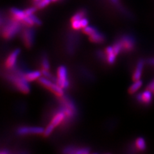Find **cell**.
<instances>
[{"label": "cell", "mask_w": 154, "mask_h": 154, "mask_svg": "<svg viewBox=\"0 0 154 154\" xmlns=\"http://www.w3.org/2000/svg\"><path fill=\"white\" fill-rule=\"evenodd\" d=\"M21 38L23 44L27 48H31L34 42V32L30 28H26L22 32Z\"/></svg>", "instance_id": "obj_8"}, {"label": "cell", "mask_w": 154, "mask_h": 154, "mask_svg": "<svg viewBox=\"0 0 154 154\" xmlns=\"http://www.w3.org/2000/svg\"><path fill=\"white\" fill-rule=\"evenodd\" d=\"M83 32L85 33V35L88 36H90L91 35H93V33H94L96 32H97V30L93 27V26H87L84 28L82 29Z\"/></svg>", "instance_id": "obj_21"}, {"label": "cell", "mask_w": 154, "mask_h": 154, "mask_svg": "<svg viewBox=\"0 0 154 154\" xmlns=\"http://www.w3.org/2000/svg\"><path fill=\"white\" fill-rule=\"evenodd\" d=\"M118 41L122 46L123 52L132 51L136 46V40L133 36L130 35H124L122 36Z\"/></svg>", "instance_id": "obj_6"}, {"label": "cell", "mask_w": 154, "mask_h": 154, "mask_svg": "<svg viewBox=\"0 0 154 154\" xmlns=\"http://www.w3.org/2000/svg\"><path fill=\"white\" fill-rule=\"evenodd\" d=\"M89 38L91 42L96 43V44H101V43H103L105 39V36L102 33H100L98 31L93 33V35L89 36Z\"/></svg>", "instance_id": "obj_17"}, {"label": "cell", "mask_w": 154, "mask_h": 154, "mask_svg": "<svg viewBox=\"0 0 154 154\" xmlns=\"http://www.w3.org/2000/svg\"><path fill=\"white\" fill-rule=\"evenodd\" d=\"M146 89L150 90L151 92L154 94V79L152 80L150 83H149L146 87Z\"/></svg>", "instance_id": "obj_27"}, {"label": "cell", "mask_w": 154, "mask_h": 154, "mask_svg": "<svg viewBox=\"0 0 154 154\" xmlns=\"http://www.w3.org/2000/svg\"><path fill=\"white\" fill-rule=\"evenodd\" d=\"M45 128L40 127H30L23 126L20 127L17 129V133L21 136L26 135H38L43 134Z\"/></svg>", "instance_id": "obj_7"}, {"label": "cell", "mask_w": 154, "mask_h": 154, "mask_svg": "<svg viewBox=\"0 0 154 154\" xmlns=\"http://www.w3.org/2000/svg\"><path fill=\"white\" fill-rule=\"evenodd\" d=\"M8 79L20 92L24 94H27L30 92V88L28 83V82L24 78L23 73H17L9 74L8 75Z\"/></svg>", "instance_id": "obj_1"}, {"label": "cell", "mask_w": 154, "mask_h": 154, "mask_svg": "<svg viewBox=\"0 0 154 154\" xmlns=\"http://www.w3.org/2000/svg\"><path fill=\"white\" fill-rule=\"evenodd\" d=\"M105 59L107 60L109 64H113L116 59V54H115L112 46H108L105 50Z\"/></svg>", "instance_id": "obj_14"}, {"label": "cell", "mask_w": 154, "mask_h": 154, "mask_svg": "<svg viewBox=\"0 0 154 154\" xmlns=\"http://www.w3.org/2000/svg\"><path fill=\"white\" fill-rule=\"evenodd\" d=\"M9 152L7 150H3V151H0V154H7Z\"/></svg>", "instance_id": "obj_30"}, {"label": "cell", "mask_w": 154, "mask_h": 154, "mask_svg": "<svg viewBox=\"0 0 154 154\" xmlns=\"http://www.w3.org/2000/svg\"><path fill=\"white\" fill-rule=\"evenodd\" d=\"M50 63L47 58L44 57L41 60V71H50Z\"/></svg>", "instance_id": "obj_22"}, {"label": "cell", "mask_w": 154, "mask_h": 154, "mask_svg": "<svg viewBox=\"0 0 154 154\" xmlns=\"http://www.w3.org/2000/svg\"><path fill=\"white\" fill-rule=\"evenodd\" d=\"M37 10L38 9L35 6V7H29V8H26L25 11V12L28 16H29L32 15V14H34L35 12L37 11Z\"/></svg>", "instance_id": "obj_25"}, {"label": "cell", "mask_w": 154, "mask_h": 154, "mask_svg": "<svg viewBox=\"0 0 154 154\" xmlns=\"http://www.w3.org/2000/svg\"><path fill=\"white\" fill-rule=\"evenodd\" d=\"M144 66V61L143 59L139 60L137 62L136 68H135L132 75L133 81L140 80L143 74V71Z\"/></svg>", "instance_id": "obj_13"}, {"label": "cell", "mask_w": 154, "mask_h": 154, "mask_svg": "<svg viewBox=\"0 0 154 154\" xmlns=\"http://www.w3.org/2000/svg\"><path fill=\"white\" fill-rule=\"evenodd\" d=\"M21 30V23L13 19L5 26L2 32L3 37L6 39H11Z\"/></svg>", "instance_id": "obj_3"}, {"label": "cell", "mask_w": 154, "mask_h": 154, "mask_svg": "<svg viewBox=\"0 0 154 154\" xmlns=\"http://www.w3.org/2000/svg\"><path fill=\"white\" fill-rule=\"evenodd\" d=\"M85 12L84 11H80L78 12H76L75 15L72 17L71 21H75V20H79V19H81L85 17Z\"/></svg>", "instance_id": "obj_24"}, {"label": "cell", "mask_w": 154, "mask_h": 154, "mask_svg": "<svg viewBox=\"0 0 154 154\" xmlns=\"http://www.w3.org/2000/svg\"><path fill=\"white\" fill-rule=\"evenodd\" d=\"M33 1L35 3V4H36V3H37L38 2H39L40 1H41V0H33Z\"/></svg>", "instance_id": "obj_31"}, {"label": "cell", "mask_w": 154, "mask_h": 154, "mask_svg": "<svg viewBox=\"0 0 154 154\" xmlns=\"http://www.w3.org/2000/svg\"><path fill=\"white\" fill-rule=\"evenodd\" d=\"M153 94L150 90L146 89L144 91L138 93L136 96V99L139 102L145 105H148L152 102Z\"/></svg>", "instance_id": "obj_9"}, {"label": "cell", "mask_w": 154, "mask_h": 154, "mask_svg": "<svg viewBox=\"0 0 154 154\" xmlns=\"http://www.w3.org/2000/svg\"><path fill=\"white\" fill-rule=\"evenodd\" d=\"M148 63L150 65L154 66V58H152V59H150L148 60Z\"/></svg>", "instance_id": "obj_29"}, {"label": "cell", "mask_w": 154, "mask_h": 154, "mask_svg": "<svg viewBox=\"0 0 154 154\" xmlns=\"http://www.w3.org/2000/svg\"><path fill=\"white\" fill-rule=\"evenodd\" d=\"M135 146L137 148V150L143 152L146 149V143L143 137H138L135 141Z\"/></svg>", "instance_id": "obj_19"}, {"label": "cell", "mask_w": 154, "mask_h": 154, "mask_svg": "<svg viewBox=\"0 0 154 154\" xmlns=\"http://www.w3.org/2000/svg\"><path fill=\"white\" fill-rule=\"evenodd\" d=\"M1 23H2V19H0V25H1Z\"/></svg>", "instance_id": "obj_33"}, {"label": "cell", "mask_w": 154, "mask_h": 154, "mask_svg": "<svg viewBox=\"0 0 154 154\" xmlns=\"http://www.w3.org/2000/svg\"><path fill=\"white\" fill-rule=\"evenodd\" d=\"M109 1L111 2L112 4H114L116 6L120 5L119 3V0H109Z\"/></svg>", "instance_id": "obj_28"}, {"label": "cell", "mask_w": 154, "mask_h": 154, "mask_svg": "<svg viewBox=\"0 0 154 154\" xmlns=\"http://www.w3.org/2000/svg\"><path fill=\"white\" fill-rule=\"evenodd\" d=\"M21 51L19 49L14 50L11 54L8 55L5 61V66L8 69H11L16 65L18 56L20 54Z\"/></svg>", "instance_id": "obj_11"}, {"label": "cell", "mask_w": 154, "mask_h": 154, "mask_svg": "<svg viewBox=\"0 0 154 154\" xmlns=\"http://www.w3.org/2000/svg\"><path fill=\"white\" fill-rule=\"evenodd\" d=\"M60 1H61V0H52V2L55 3V2H60Z\"/></svg>", "instance_id": "obj_32"}, {"label": "cell", "mask_w": 154, "mask_h": 154, "mask_svg": "<svg viewBox=\"0 0 154 154\" xmlns=\"http://www.w3.org/2000/svg\"><path fill=\"white\" fill-rule=\"evenodd\" d=\"M62 103V110L66 116V119H71L76 113V108L73 103L69 100L64 98V96L60 98Z\"/></svg>", "instance_id": "obj_5"}, {"label": "cell", "mask_w": 154, "mask_h": 154, "mask_svg": "<svg viewBox=\"0 0 154 154\" xmlns=\"http://www.w3.org/2000/svg\"><path fill=\"white\" fill-rule=\"evenodd\" d=\"M51 3H52V0H41V1L35 4V7L38 10L43 9L49 5Z\"/></svg>", "instance_id": "obj_20"}, {"label": "cell", "mask_w": 154, "mask_h": 154, "mask_svg": "<svg viewBox=\"0 0 154 154\" xmlns=\"http://www.w3.org/2000/svg\"><path fill=\"white\" fill-rule=\"evenodd\" d=\"M56 83L63 89L68 88L69 82L67 79V70L64 66H60L57 72Z\"/></svg>", "instance_id": "obj_4"}, {"label": "cell", "mask_w": 154, "mask_h": 154, "mask_svg": "<svg viewBox=\"0 0 154 154\" xmlns=\"http://www.w3.org/2000/svg\"><path fill=\"white\" fill-rule=\"evenodd\" d=\"M38 82L41 85L50 91L57 97L61 98L62 96H64V89L60 88L56 82H54V81H52L51 80L46 78L45 76H41L38 79Z\"/></svg>", "instance_id": "obj_2"}, {"label": "cell", "mask_w": 154, "mask_h": 154, "mask_svg": "<svg viewBox=\"0 0 154 154\" xmlns=\"http://www.w3.org/2000/svg\"><path fill=\"white\" fill-rule=\"evenodd\" d=\"M29 16H30V17H31V19H32V20L33 24H34V25L40 26V25H41V24H42L41 21L40 19H38L37 16H35L34 15V14H32V15Z\"/></svg>", "instance_id": "obj_26"}, {"label": "cell", "mask_w": 154, "mask_h": 154, "mask_svg": "<svg viewBox=\"0 0 154 154\" xmlns=\"http://www.w3.org/2000/svg\"><path fill=\"white\" fill-rule=\"evenodd\" d=\"M11 13L13 19L22 24L25 23L28 17L25 12V11H22V10L17 8H12L11 9Z\"/></svg>", "instance_id": "obj_10"}, {"label": "cell", "mask_w": 154, "mask_h": 154, "mask_svg": "<svg viewBox=\"0 0 154 154\" xmlns=\"http://www.w3.org/2000/svg\"><path fill=\"white\" fill-rule=\"evenodd\" d=\"M23 75L26 81L28 82H31L38 80L42 75L41 71H33L27 72L26 73H23Z\"/></svg>", "instance_id": "obj_16"}, {"label": "cell", "mask_w": 154, "mask_h": 154, "mask_svg": "<svg viewBox=\"0 0 154 154\" xmlns=\"http://www.w3.org/2000/svg\"><path fill=\"white\" fill-rule=\"evenodd\" d=\"M143 86V81L140 79L138 80L134 81V83L129 87L128 93L131 94H134L141 89Z\"/></svg>", "instance_id": "obj_18"}, {"label": "cell", "mask_w": 154, "mask_h": 154, "mask_svg": "<svg viewBox=\"0 0 154 154\" xmlns=\"http://www.w3.org/2000/svg\"><path fill=\"white\" fill-rule=\"evenodd\" d=\"M112 47H113V49H114L115 54H116L117 56L120 54V53L123 52L122 46H121V45H120V43L118 41L114 42V44L113 45Z\"/></svg>", "instance_id": "obj_23"}, {"label": "cell", "mask_w": 154, "mask_h": 154, "mask_svg": "<svg viewBox=\"0 0 154 154\" xmlns=\"http://www.w3.org/2000/svg\"><path fill=\"white\" fill-rule=\"evenodd\" d=\"M64 152L66 153L75 154H87L89 153V149L84 147L67 146L64 149Z\"/></svg>", "instance_id": "obj_15"}, {"label": "cell", "mask_w": 154, "mask_h": 154, "mask_svg": "<svg viewBox=\"0 0 154 154\" xmlns=\"http://www.w3.org/2000/svg\"><path fill=\"white\" fill-rule=\"evenodd\" d=\"M65 121H66L65 114L61 110L60 111L55 114V115L51 118V122L49 124L51 125L53 127L55 128L56 127L59 126V125H60V124H62V123H63Z\"/></svg>", "instance_id": "obj_12"}]
</instances>
